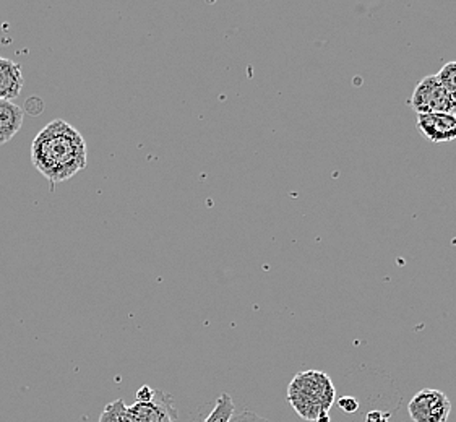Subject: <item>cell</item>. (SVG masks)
<instances>
[{
  "label": "cell",
  "mask_w": 456,
  "mask_h": 422,
  "mask_svg": "<svg viewBox=\"0 0 456 422\" xmlns=\"http://www.w3.org/2000/svg\"><path fill=\"white\" fill-rule=\"evenodd\" d=\"M453 116H455V118H456V110H455V114H453Z\"/></svg>",
  "instance_id": "cell-16"
},
{
  "label": "cell",
  "mask_w": 456,
  "mask_h": 422,
  "mask_svg": "<svg viewBox=\"0 0 456 422\" xmlns=\"http://www.w3.org/2000/svg\"><path fill=\"white\" fill-rule=\"evenodd\" d=\"M155 392L150 386H142L137 392V403H150L155 398Z\"/></svg>",
  "instance_id": "cell-14"
},
{
  "label": "cell",
  "mask_w": 456,
  "mask_h": 422,
  "mask_svg": "<svg viewBox=\"0 0 456 422\" xmlns=\"http://www.w3.org/2000/svg\"><path fill=\"white\" fill-rule=\"evenodd\" d=\"M132 422H177V410L173 398L156 390L155 398L150 403H135L127 406Z\"/></svg>",
  "instance_id": "cell-5"
},
{
  "label": "cell",
  "mask_w": 456,
  "mask_h": 422,
  "mask_svg": "<svg viewBox=\"0 0 456 422\" xmlns=\"http://www.w3.org/2000/svg\"><path fill=\"white\" fill-rule=\"evenodd\" d=\"M338 406H339V410H343L347 414L356 413L359 410V403L354 396H341L338 400Z\"/></svg>",
  "instance_id": "cell-13"
},
{
  "label": "cell",
  "mask_w": 456,
  "mask_h": 422,
  "mask_svg": "<svg viewBox=\"0 0 456 422\" xmlns=\"http://www.w3.org/2000/svg\"><path fill=\"white\" fill-rule=\"evenodd\" d=\"M23 126V110L12 101H0V145L9 143Z\"/></svg>",
  "instance_id": "cell-8"
},
{
  "label": "cell",
  "mask_w": 456,
  "mask_h": 422,
  "mask_svg": "<svg viewBox=\"0 0 456 422\" xmlns=\"http://www.w3.org/2000/svg\"><path fill=\"white\" fill-rule=\"evenodd\" d=\"M86 143L69 122L55 119L31 143V161L51 183H64L86 167Z\"/></svg>",
  "instance_id": "cell-1"
},
{
  "label": "cell",
  "mask_w": 456,
  "mask_h": 422,
  "mask_svg": "<svg viewBox=\"0 0 456 422\" xmlns=\"http://www.w3.org/2000/svg\"><path fill=\"white\" fill-rule=\"evenodd\" d=\"M410 108L416 114H455L456 100L438 83L436 75H430L416 85L410 98Z\"/></svg>",
  "instance_id": "cell-3"
},
{
  "label": "cell",
  "mask_w": 456,
  "mask_h": 422,
  "mask_svg": "<svg viewBox=\"0 0 456 422\" xmlns=\"http://www.w3.org/2000/svg\"><path fill=\"white\" fill-rule=\"evenodd\" d=\"M229 422H272L264 416L252 413V411H242V413L234 414Z\"/></svg>",
  "instance_id": "cell-12"
},
{
  "label": "cell",
  "mask_w": 456,
  "mask_h": 422,
  "mask_svg": "<svg viewBox=\"0 0 456 422\" xmlns=\"http://www.w3.org/2000/svg\"><path fill=\"white\" fill-rule=\"evenodd\" d=\"M232 416H234L232 398L226 395V394H223V395L219 396L216 404H215L213 411L208 414V418L203 422H229Z\"/></svg>",
  "instance_id": "cell-9"
},
{
  "label": "cell",
  "mask_w": 456,
  "mask_h": 422,
  "mask_svg": "<svg viewBox=\"0 0 456 422\" xmlns=\"http://www.w3.org/2000/svg\"><path fill=\"white\" fill-rule=\"evenodd\" d=\"M335 385L325 372L305 370L288 386V402L305 421L330 422V408L335 403Z\"/></svg>",
  "instance_id": "cell-2"
},
{
  "label": "cell",
  "mask_w": 456,
  "mask_h": 422,
  "mask_svg": "<svg viewBox=\"0 0 456 422\" xmlns=\"http://www.w3.org/2000/svg\"><path fill=\"white\" fill-rule=\"evenodd\" d=\"M408 411L414 422H447L452 413V402L440 390L422 388L411 398Z\"/></svg>",
  "instance_id": "cell-4"
},
{
  "label": "cell",
  "mask_w": 456,
  "mask_h": 422,
  "mask_svg": "<svg viewBox=\"0 0 456 422\" xmlns=\"http://www.w3.org/2000/svg\"><path fill=\"white\" fill-rule=\"evenodd\" d=\"M392 414L385 413V411H370L365 416V422H390Z\"/></svg>",
  "instance_id": "cell-15"
},
{
  "label": "cell",
  "mask_w": 456,
  "mask_h": 422,
  "mask_svg": "<svg viewBox=\"0 0 456 422\" xmlns=\"http://www.w3.org/2000/svg\"><path fill=\"white\" fill-rule=\"evenodd\" d=\"M438 83L447 90L448 94L456 100V61L444 65L436 75Z\"/></svg>",
  "instance_id": "cell-11"
},
{
  "label": "cell",
  "mask_w": 456,
  "mask_h": 422,
  "mask_svg": "<svg viewBox=\"0 0 456 422\" xmlns=\"http://www.w3.org/2000/svg\"><path fill=\"white\" fill-rule=\"evenodd\" d=\"M416 127L430 143H448L456 140V118L453 114H416Z\"/></svg>",
  "instance_id": "cell-6"
},
{
  "label": "cell",
  "mask_w": 456,
  "mask_h": 422,
  "mask_svg": "<svg viewBox=\"0 0 456 422\" xmlns=\"http://www.w3.org/2000/svg\"><path fill=\"white\" fill-rule=\"evenodd\" d=\"M100 422H132V419L126 403L122 400H118L104 408V411L100 416Z\"/></svg>",
  "instance_id": "cell-10"
},
{
  "label": "cell",
  "mask_w": 456,
  "mask_h": 422,
  "mask_svg": "<svg viewBox=\"0 0 456 422\" xmlns=\"http://www.w3.org/2000/svg\"><path fill=\"white\" fill-rule=\"evenodd\" d=\"M21 67L17 62L0 57V101H12L23 88Z\"/></svg>",
  "instance_id": "cell-7"
}]
</instances>
